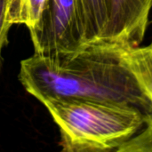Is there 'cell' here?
Segmentation results:
<instances>
[{"label":"cell","instance_id":"obj_1","mask_svg":"<svg viewBox=\"0 0 152 152\" xmlns=\"http://www.w3.org/2000/svg\"><path fill=\"white\" fill-rule=\"evenodd\" d=\"M19 79L42 104L58 100H95L126 103L152 119L151 104L118 52L86 45L68 55L51 58L34 53L20 61Z\"/></svg>","mask_w":152,"mask_h":152},{"label":"cell","instance_id":"obj_2","mask_svg":"<svg viewBox=\"0 0 152 152\" xmlns=\"http://www.w3.org/2000/svg\"><path fill=\"white\" fill-rule=\"evenodd\" d=\"M58 126L66 152L118 151L146 126L135 106L95 100H58L44 104Z\"/></svg>","mask_w":152,"mask_h":152},{"label":"cell","instance_id":"obj_3","mask_svg":"<svg viewBox=\"0 0 152 152\" xmlns=\"http://www.w3.org/2000/svg\"><path fill=\"white\" fill-rule=\"evenodd\" d=\"M36 53L51 58L86 47L79 0H45L37 25L28 29Z\"/></svg>","mask_w":152,"mask_h":152},{"label":"cell","instance_id":"obj_4","mask_svg":"<svg viewBox=\"0 0 152 152\" xmlns=\"http://www.w3.org/2000/svg\"><path fill=\"white\" fill-rule=\"evenodd\" d=\"M151 9L152 0H111L108 26L94 45L114 52L140 45Z\"/></svg>","mask_w":152,"mask_h":152},{"label":"cell","instance_id":"obj_5","mask_svg":"<svg viewBox=\"0 0 152 152\" xmlns=\"http://www.w3.org/2000/svg\"><path fill=\"white\" fill-rule=\"evenodd\" d=\"M118 53L148 99L152 111V41L145 46L137 45L118 50ZM146 126L152 129V119Z\"/></svg>","mask_w":152,"mask_h":152},{"label":"cell","instance_id":"obj_6","mask_svg":"<svg viewBox=\"0 0 152 152\" xmlns=\"http://www.w3.org/2000/svg\"><path fill=\"white\" fill-rule=\"evenodd\" d=\"M79 6L86 45H94L108 26L111 0H79Z\"/></svg>","mask_w":152,"mask_h":152},{"label":"cell","instance_id":"obj_7","mask_svg":"<svg viewBox=\"0 0 152 152\" xmlns=\"http://www.w3.org/2000/svg\"><path fill=\"white\" fill-rule=\"evenodd\" d=\"M45 0H8L7 18L10 24H24L28 29L38 22Z\"/></svg>","mask_w":152,"mask_h":152},{"label":"cell","instance_id":"obj_8","mask_svg":"<svg viewBox=\"0 0 152 152\" xmlns=\"http://www.w3.org/2000/svg\"><path fill=\"white\" fill-rule=\"evenodd\" d=\"M7 7L8 0H0V63L2 61V49L7 44L8 31L12 26L7 18Z\"/></svg>","mask_w":152,"mask_h":152}]
</instances>
